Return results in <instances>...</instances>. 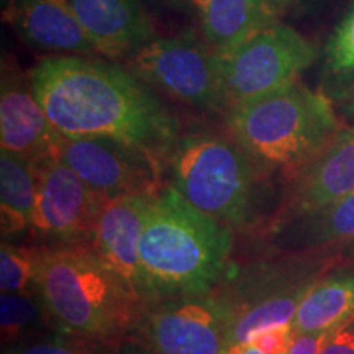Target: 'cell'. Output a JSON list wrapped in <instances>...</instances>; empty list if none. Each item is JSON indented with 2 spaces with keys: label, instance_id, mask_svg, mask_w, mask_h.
<instances>
[{
  "label": "cell",
  "instance_id": "1",
  "mask_svg": "<svg viewBox=\"0 0 354 354\" xmlns=\"http://www.w3.org/2000/svg\"><path fill=\"white\" fill-rule=\"evenodd\" d=\"M33 92L68 138L112 136L165 166L180 138L179 120L130 69L92 56H46L28 71Z\"/></svg>",
  "mask_w": 354,
  "mask_h": 354
},
{
  "label": "cell",
  "instance_id": "2",
  "mask_svg": "<svg viewBox=\"0 0 354 354\" xmlns=\"http://www.w3.org/2000/svg\"><path fill=\"white\" fill-rule=\"evenodd\" d=\"M232 232L171 185L159 190L140 238L145 302L209 294L232 253Z\"/></svg>",
  "mask_w": 354,
  "mask_h": 354
},
{
  "label": "cell",
  "instance_id": "3",
  "mask_svg": "<svg viewBox=\"0 0 354 354\" xmlns=\"http://www.w3.org/2000/svg\"><path fill=\"white\" fill-rule=\"evenodd\" d=\"M225 125L256 162L287 179L320 156L344 128L333 100L300 79L230 109Z\"/></svg>",
  "mask_w": 354,
  "mask_h": 354
},
{
  "label": "cell",
  "instance_id": "4",
  "mask_svg": "<svg viewBox=\"0 0 354 354\" xmlns=\"http://www.w3.org/2000/svg\"><path fill=\"white\" fill-rule=\"evenodd\" d=\"M171 187L203 214L233 230L254 227L269 194V171L230 135L180 136L167 156Z\"/></svg>",
  "mask_w": 354,
  "mask_h": 354
},
{
  "label": "cell",
  "instance_id": "5",
  "mask_svg": "<svg viewBox=\"0 0 354 354\" xmlns=\"http://www.w3.org/2000/svg\"><path fill=\"white\" fill-rule=\"evenodd\" d=\"M38 290L63 331L113 338L135 326L145 304L92 250L43 251Z\"/></svg>",
  "mask_w": 354,
  "mask_h": 354
},
{
  "label": "cell",
  "instance_id": "6",
  "mask_svg": "<svg viewBox=\"0 0 354 354\" xmlns=\"http://www.w3.org/2000/svg\"><path fill=\"white\" fill-rule=\"evenodd\" d=\"M128 69L149 87L203 112H228L220 56L196 32L156 38L128 59Z\"/></svg>",
  "mask_w": 354,
  "mask_h": 354
},
{
  "label": "cell",
  "instance_id": "7",
  "mask_svg": "<svg viewBox=\"0 0 354 354\" xmlns=\"http://www.w3.org/2000/svg\"><path fill=\"white\" fill-rule=\"evenodd\" d=\"M218 56L230 110L297 81L318 59V48L281 21Z\"/></svg>",
  "mask_w": 354,
  "mask_h": 354
},
{
  "label": "cell",
  "instance_id": "8",
  "mask_svg": "<svg viewBox=\"0 0 354 354\" xmlns=\"http://www.w3.org/2000/svg\"><path fill=\"white\" fill-rule=\"evenodd\" d=\"M230 326L232 307L209 292L146 304L133 328L149 354H225Z\"/></svg>",
  "mask_w": 354,
  "mask_h": 354
},
{
  "label": "cell",
  "instance_id": "9",
  "mask_svg": "<svg viewBox=\"0 0 354 354\" xmlns=\"http://www.w3.org/2000/svg\"><path fill=\"white\" fill-rule=\"evenodd\" d=\"M56 158L104 198L156 196L162 189V162L140 146L112 136H64Z\"/></svg>",
  "mask_w": 354,
  "mask_h": 354
},
{
  "label": "cell",
  "instance_id": "10",
  "mask_svg": "<svg viewBox=\"0 0 354 354\" xmlns=\"http://www.w3.org/2000/svg\"><path fill=\"white\" fill-rule=\"evenodd\" d=\"M317 281L312 272L282 269H263L241 277L236 289L221 294L232 307L227 353L250 344L261 331L292 323Z\"/></svg>",
  "mask_w": 354,
  "mask_h": 354
},
{
  "label": "cell",
  "instance_id": "11",
  "mask_svg": "<svg viewBox=\"0 0 354 354\" xmlns=\"http://www.w3.org/2000/svg\"><path fill=\"white\" fill-rule=\"evenodd\" d=\"M37 176L32 227L56 240H91L95 216L105 198L57 158L38 161Z\"/></svg>",
  "mask_w": 354,
  "mask_h": 354
},
{
  "label": "cell",
  "instance_id": "12",
  "mask_svg": "<svg viewBox=\"0 0 354 354\" xmlns=\"http://www.w3.org/2000/svg\"><path fill=\"white\" fill-rule=\"evenodd\" d=\"M64 135L53 125L35 95L28 74L3 59L0 86V141L3 151L38 162L56 158Z\"/></svg>",
  "mask_w": 354,
  "mask_h": 354
},
{
  "label": "cell",
  "instance_id": "13",
  "mask_svg": "<svg viewBox=\"0 0 354 354\" xmlns=\"http://www.w3.org/2000/svg\"><path fill=\"white\" fill-rule=\"evenodd\" d=\"M153 197L105 198L91 233L92 251L145 305L140 269V238Z\"/></svg>",
  "mask_w": 354,
  "mask_h": 354
},
{
  "label": "cell",
  "instance_id": "14",
  "mask_svg": "<svg viewBox=\"0 0 354 354\" xmlns=\"http://www.w3.org/2000/svg\"><path fill=\"white\" fill-rule=\"evenodd\" d=\"M287 180L272 223L322 209L354 192V125L344 127L320 156Z\"/></svg>",
  "mask_w": 354,
  "mask_h": 354
},
{
  "label": "cell",
  "instance_id": "15",
  "mask_svg": "<svg viewBox=\"0 0 354 354\" xmlns=\"http://www.w3.org/2000/svg\"><path fill=\"white\" fill-rule=\"evenodd\" d=\"M88 41L110 61L131 57L156 39V26L140 0H69Z\"/></svg>",
  "mask_w": 354,
  "mask_h": 354
},
{
  "label": "cell",
  "instance_id": "16",
  "mask_svg": "<svg viewBox=\"0 0 354 354\" xmlns=\"http://www.w3.org/2000/svg\"><path fill=\"white\" fill-rule=\"evenodd\" d=\"M3 20L30 48L50 56H94L69 0H12Z\"/></svg>",
  "mask_w": 354,
  "mask_h": 354
},
{
  "label": "cell",
  "instance_id": "17",
  "mask_svg": "<svg viewBox=\"0 0 354 354\" xmlns=\"http://www.w3.org/2000/svg\"><path fill=\"white\" fill-rule=\"evenodd\" d=\"M202 38L218 55L276 24L289 10L284 0H192Z\"/></svg>",
  "mask_w": 354,
  "mask_h": 354
},
{
  "label": "cell",
  "instance_id": "18",
  "mask_svg": "<svg viewBox=\"0 0 354 354\" xmlns=\"http://www.w3.org/2000/svg\"><path fill=\"white\" fill-rule=\"evenodd\" d=\"M271 236L274 248L289 254L354 245V192L322 209L272 223Z\"/></svg>",
  "mask_w": 354,
  "mask_h": 354
},
{
  "label": "cell",
  "instance_id": "19",
  "mask_svg": "<svg viewBox=\"0 0 354 354\" xmlns=\"http://www.w3.org/2000/svg\"><path fill=\"white\" fill-rule=\"evenodd\" d=\"M354 315V269L317 281L307 292L292 326L295 335L336 330Z\"/></svg>",
  "mask_w": 354,
  "mask_h": 354
},
{
  "label": "cell",
  "instance_id": "20",
  "mask_svg": "<svg viewBox=\"0 0 354 354\" xmlns=\"http://www.w3.org/2000/svg\"><path fill=\"white\" fill-rule=\"evenodd\" d=\"M37 187V162L2 149V154H0V215H2L3 236H12L32 227Z\"/></svg>",
  "mask_w": 354,
  "mask_h": 354
},
{
  "label": "cell",
  "instance_id": "21",
  "mask_svg": "<svg viewBox=\"0 0 354 354\" xmlns=\"http://www.w3.org/2000/svg\"><path fill=\"white\" fill-rule=\"evenodd\" d=\"M320 91L336 104H342L354 92V3L323 48Z\"/></svg>",
  "mask_w": 354,
  "mask_h": 354
},
{
  "label": "cell",
  "instance_id": "22",
  "mask_svg": "<svg viewBox=\"0 0 354 354\" xmlns=\"http://www.w3.org/2000/svg\"><path fill=\"white\" fill-rule=\"evenodd\" d=\"M43 253L33 248L2 243L0 248V287L3 294H30L38 289Z\"/></svg>",
  "mask_w": 354,
  "mask_h": 354
},
{
  "label": "cell",
  "instance_id": "23",
  "mask_svg": "<svg viewBox=\"0 0 354 354\" xmlns=\"http://www.w3.org/2000/svg\"><path fill=\"white\" fill-rule=\"evenodd\" d=\"M107 338H92L64 331V335L20 342L12 354H113Z\"/></svg>",
  "mask_w": 354,
  "mask_h": 354
},
{
  "label": "cell",
  "instance_id": "24",
  "mask_svg": "<svg viewBox=\"0 0 354 354\" xmlns=\"http://www.w3.org/2000/svg\"><path fill=\"white\" fill-rule=\"evenodd\" d=\"M39 305L32 294H3L0 297V328L3 343H20L25 331L38 322Z\"/></svg>",
  "mask_w": 354,
  "mask_h": 354
},
{
  "label": "cell",
  "instance_id": "25",
  "mask_svg": "<svg viewBox=\"0 0 354 354\" xmlns=\"http://www.w3.org/2000/svg\"><path fill=\"white\" fill-rule=\"evenodd\" d=\"M294 326L289 323V325L274 326V328L261 331L251 343L264 354H286L289 351L290 344L294 343Z\"/></svg>",
  "mask_w": 354,
  "mask_h": 354
},
{
  "label": "cell",
  "instance_id": "26",
  "mask_svg": "<svg viewBox=\"0 0 354 354\" xmlns=\"http://www.w3.org/2000/svg\"><path fill=\"white\" fill-rule=\"evenodd\" d=\"M320 354H354V315L331 333Z\"/></svg>",
  "mask_w": 354,
  "mask_h": 354
},
{
  "label": "cell",
  "instance_id": "27",
  "mask_svg": "<svg viewBox=\"0 0 354 354\" xmlns=\"http://www.w3.org/2000/svg\"><path fill=\"white\" fill-rule=\"evenodd\" d=\"M335 330L326 331H312V333L295 335L294 343L290 344L289 351L286 354H320L325 343Z\"/></svg>",
  "mask_w": 354,
  "mask_h": 354
},
{
  "label": "cell",
  "instance_id": "28",
  "mask_svg": "<svg viewBox=\"0 0 354 354\" xmlns=\"http://www.w3.org/2000/svg\"><path fill=\"white\" fill-rule=\"evenodd\" d=\"M339 115H342L348 123L354 125V92L339 104Z\"/></svg>",
  "mask_w": 354,
  "mask_h": 354
},
{
  "label": "cell",
  "instance_id": "29",
  "mask_svg": "<svg viewBox=\"0 0 354 354\" xmlns=\"http://www.w3.org/2000/svg\"><path fill=\"white\" fill-rule=\"evenodd\" d=\"M290 12H308L315 7L320 0H284Z\"/></svg>",
  "mask_w": 354,
  "mask_h": 354
},
{
  "label": "cell",
  "instance_id": "30",
  "mask_svg": "<svg viewBox=\"0 0 354 354\" xmlns=\"http://www.w3.org/2000/svg\"><path fill=\"white\" fill-rule=\"evenodd\" d=\"M227 354H264V353L259 351V349L256 348L253 343H250V344H245V346L234 348V349H232V351H228Z\"/></svg>",
  "mask_w": 354,
  "mask_h": 354
},
{
  "label": "cell",
  "instance_id": "31",
  "mask_svg": "<svg viewBox=\"0 0 354 354\" xmlns=\"http://www.w3.org/2000/svg\"><path fill=\"white\" fill-rule=\"evenodd\" d=\"M0 2H2V10H3V8H6V7L8 6V3L12 2V0H0Z\"/></svg>",
  "mask_w": 354,
  "mask_h": 354
}]
</instances>
